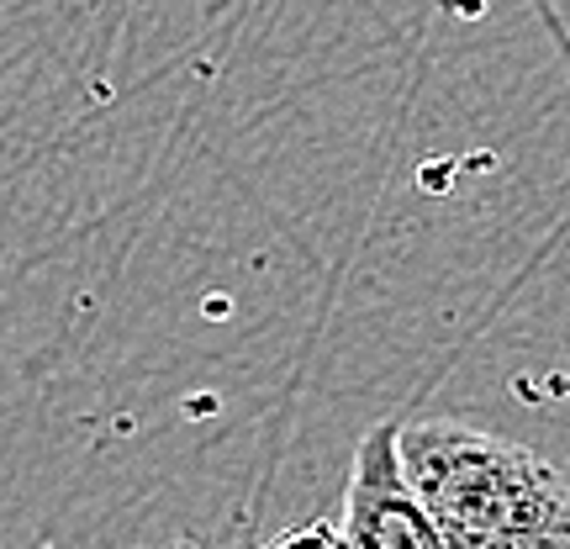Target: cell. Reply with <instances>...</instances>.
Instances as JSON below:
<instances>
[{"label":"cell","mask_w":570,"mask_h":549,"mask_svg":"<svg viewBox=\"0 0 570 549\" xmlns=\"http://www.w3.org/2000/svg\"><path fill=\"white\" fill-rule=\"evenodd\" d=\"M396 454L449 549H570V481L539 449L470 423H402Z\"/></svg>","instance_id":"cell-1"},{"label":"cell","mask_w":570,"mask_h":549,"mask_svg":"<svg viewBox=\"0 0 570 549\" xmlns=\"http://www.w3.org/2000/svg\"><path fill=\"white\" fill-rule=\"evenodd\" d=\"M344 533L348 549H449L433 512L417 502L402 454L396 423H375L354 449L344 491Z\"/></svg>","instance_id":"cell-2"},{"label":"cell","mask_w":570,"mask_h":549,"mask_svg":"<svg viewBox=\"0 0 570 549\" xmlns=\"http://www.w3.org/2000/svg\"><path fill=\"white\" fill-rule=\"evenodd\" d=\"M265 549H348V533H344V523L317 518V523H302V529H291V533H275Z\"/></svg>","instance_id":"cell-3"}]
</instances>
